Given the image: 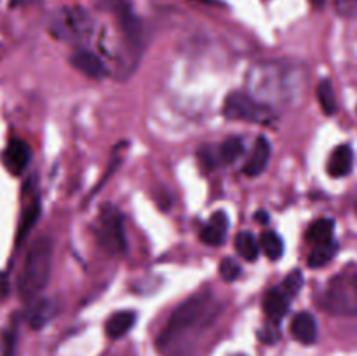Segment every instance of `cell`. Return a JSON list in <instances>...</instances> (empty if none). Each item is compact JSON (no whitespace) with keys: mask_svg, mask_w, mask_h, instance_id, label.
I'll return each instance as SVG.
<instances>
[{"mask_svg":"<svg viewBox=\"0 0 357 356\" xmlns=\"http://www.w3.org/2000/svg\"><path fill=\"white\" fill-rule=\"evenodd\" d=\"M337 251H338V244L335 243V241H330V243H324V244H316L314 250L309 253V258H307L309 267L312 269L323 267V265H326L328 262L337 255Z\"/></svg>","mask_w":357,"mask_h":356,"instance_id":"cell-19","label":"cell"},{"mask_svg":"<svg viewBox=\"0 0 357 356\" xmlns=\"http://www.w3.org/2000/svg\"><path fill=\"white\" fill-rule=\"evenodd\" d=\"M98 241L112 255H122L126 251L128 243H126L124 222H122V215L114 206H105L101 212Z\"/></svg>","mask_w":357,"mask_h":356,"instance_id":"cell-5","label":"cell"},{"mask_svg":"<svg viewBox=\"0 0 357 356\" xmlns=\"http://www.w3.org/2000/svg\"><path fill=\"white\" fill-rule=\"evenodd\" d=\"M38 216H40V201L37 198L28 205V208L24 209L23 218H21L20 227H17V237H16V244H21V241L30 234V230L33 229L35 223H37Z\"/></svg>","mask_w":357,"mask_h":356,"instance_id":"cell-18","label":"cell"},{"mask_svg":"<svg viewBox=\"0 0 357 356\" xmlns=\"http://www.w3.org/2000/svg\"><path fill=\"white\" fill-rule=\"evenodd\" d=\"M352 150L349 145H340L333 150L330 161H328V173L333 178H342L347 177L352 171Z\"/></svg>","mask_w":357,"mask_h":356,"instance_id":"cell-13","label":"cell"},{"mask_svg":"<svg viewBox=\"0 0 357 356\" xmlns=\"http://www.w3.org/2000/svg\"><path fill=\"white\" fill-rule=\"evenodd\" d=\"M278 337H279V335L275 334L272 328H265L264 332H260V339H261V341H265V342H274V341H278Z\"/></svg>","mask_w":357,"mask_h":356,"instance_id":"cell-27","label":"cell"},{"mask_svg":"<svg viewBox=\"0 0 357 356\" xmlns=\"http://www.w3.org/2000/svg\"><path fill=\"white\" fill-rule=\"evenodd\" d=\"M52 314H54V304L49 299H38L30 306L26 318L30 327L33 330H38V328H42L51 320Z\"/></svg>","mask_w":357,"mask_h":356,"instance_id":"cell-15","label":"cell"},{"mask_svg":"<svg viewBox=\"0 0 357 356\" xmlns=\"http://www.w3.org/2000/svg\"><path fill=\"white\" fill-rule=\"evenodd\" d=\"M227 230H229V216L223 212H216L215 215L211 216L208 225L202 227V243H206L208 246H220V244H223V241H225Z\"/></svg>","mask_w":357,"mask_h":356,"instance_id":"cell-10","label":"cell"},{"mask_svg":"<svg viewBox=\"0 0 357 356\" xmlns=\"http://www.w3.org/2000/svg\"><path fill=\"white\" fill-rule=\"evenodd\" d=\"M289 309V297L282 293L281 288H272L265 293L264 297V311L267 318L274 323L282 321V318L288 314Z\"/></svg>","mask_w":357,"mask_h":356,"instance_id":"cell-12","label":"cell"},{"mask_svg":"<svg viewBox=\"0 0 357 356\" xmlns=\"http://www.w3.org/2000/svg\"><path fill=\"white\" fill-rule=\"evenodd\" d=\"M236 248L239 251L241 257L248 262L257 260L258 255H260V246H258V241L255 239V236L248 230L237 234L236 237Z\"/></svg>","mask_w":357,"mask_h":356,"instance_id":"cell-20","label":"cell"},{"mask_svg":"<svg viewBox=\"0 0 357 356\" xmlns=\"http://www.w3.org/2000/svg\"><path fill=\"white\" fill-rule=\"evenodd\" d=\"M271 154H272L271 142H268L267 138H264V136H260V138L257 140V143H255L246 164H244V173L251 178L264 173V171L267 170L268 161H271Z\"/></svg>","mask_w":357,"mask_h":356,"instance_id":"cell-9","label":"cell"},{"mask_svg":"<svg viewBox=\"0 0 357 356\" xmlns=\"http://www.w3.org/2000/svg\"><path fill=\"white\" fill-rule=\"evenodd\" d=\"M70 63H72L73 68L77 72H80L82 75L89 77V79L100 80L103 77H107V66L101 61L100 56H96L91 51H77L70 56Z\"/></svg>","mask_w":357,"mask_h":356,"instance_id":"cell-8","label":"cell"},{"mask_svg":"<svg viewBox=\"0 0 357 356\" xmlns=\"http://www.w3.org/2000/svg\"><path fill=\"white\" fill-rule=\"evenodd\" d=\"M218 152L222 164L236 163L244 154V142L241 138H236V136L234 138H227L222 145H218Z\"/></svg>","mask_w":357,"mask_h":356,"instance_id":"cell-22","label":"cell"},{"mask_svg":"<svg viewBox=\"0 0 357 356\" xmlns=\"http://www.w3.org/2000/svg\"><path fill=\"white\" fill-rule=\"evenodd\" d=\"M324 307L335 314H357V276H337L328 286Z\"/></svg>","mask_w":357,"mask_h":356,"instance_id":"cell-4","label":"cell"},{"mask_svg":"<svg viewBox=\"0 0 357 356\" xmlns=\"http://www.w3.org/2000/svg\"><path fill=\"white\" fill-rule=\"evenodd\" d=\"M199 159H201V164L206 168V170H215L216 166H220V152H218V147H211V145H206L201 147L199 150Z\"/></svg>","mask_w":357,"mask_h":356,"instance_id":"cell-23","label":"cell"},{"mask_svg":"<svg viewBox=\"0 0 357 356\" xmlns=\"http://www.w3.org/2000/svg\"><path fill=\"white\" fill-rule=\"evenodd\" d=\"M52 267V243L49 237H38L28 248L23 269L17 278V293L21 300L30 302L47 286Z\"/></svg>","mask_w":357,"mask_h":356,"instance_id":"cell-2","label":"cell"},{"mask_svg":"<svg viewBox=\"0 0 357 356\" xmlns=\"http://www.w3.org/2000/svg\"><path fill=\"white\" fill-rule=\"evenodd\" d=\"M93 30L91 16L80 7H63L51 21V34L59 40H82Z\"/></svg>","mask_w":357,"mask_h":356,"instance_id":"cell-3","label":"cell"},{"mask_svg":"<svg viewBox=\"0 0 357 356\" xmlns=\"http://www.w3.org/2000/svg\"><path fill=\"white\" fill-rule=\"evenodd\" d=\"M223 114L232 121H248V122H267L272 117V112L265 105L258 103L251 96L243 93H232L225 100Z\"/></svg>","mask_w":357,"mask_h":356,"instance_id":"cell-6","label":"cell"},{"mask_svg":"<svg viewBox=\"0 0 357 356\" xmlns=\"http://www.w3.org/2000/svg\"><path fill=\"white\" fill-rule=\"evenodd\" d=\"M220 274H222L223 281H229V283L236 281V279L241 276L239 262L234 260L232 257L223 258L222 265H220Z\"/></svg>","mask_w":357,"mask_h":356,"instance_id":"cell-25","label":"cell"},{"mask_svg":"<svg viewBox=\"0 0 357 356\" xmlns=\"http://www.w3.org/2000/svg\"><path fill=\"white\" fill-rule=\"evenodd\" d=\"M236 356H244V355H236Z\"/></svg>","mask_w":357,"mask_h":356,"instance_id":"cell-31","label":"cell"},{"mask_svg":"<svg viewBox=\"0 0 357 356\" xmlns=\"http://www.w3.org/2000/svg\"><path fill=\"white\" fill-rule=\"evenodd\" d=\"M335 222L330 218H319L307 229V241L316 246V244H324L333 241Z\"/></svg>","mask_w":357,"mask_h":356,"instance_id":"cell-16","label":"cell"},{"mask_svg":"<svg viewBox=\"0 0 357 356\" xmlns=\"http://www.w3.org/2000/svg\"><path fill=\"white\" fill-rule=\"evenodd\" d=\"M303 286V276L300 271H293L291 274H288V278L284 279V283H282V293H284L286 297H295L296 293L300 292V288Z\"/></svg>","mask_w":357,"mask_h":356,"instance_id":"cell-24","label":"cell"},{"mask_svg":"<svg viewBox=\"0 0 357 356\" xmlns=\"http://www.w3.org/2000/svg\"><path fill=\"white\" fill-rule=\"evenodd\" d=\"M30 159H31L30 145H28L26 142H23V140H17V138L10 140L2 154V163L3 166H6V170L9 171V173L16 175V177L26 170V166L30 164Z\"/></svg>","mask_w":357,"mask_h":356,"instance_id":"cell-7","label":"cell"},{"mask_svg":"<svg viewBox=\"0 0 357 356\" xmlns=\"http://www.w3.org/2000/svg\"><path fill=\"white\" fill-rule=\"evenodd\" d=\"M337 13L344 17H357V0H337Z\"/></svg>","mask_w":357,"mask_h":356,"instance_id":"cell-26","label":"cell"},{"mask_svg":"<svg viewBox=\"0 0 357 356\" xmlns=\"http://www.w3.org/2000/svg\"><path fill=\"white\" fill-rule=\"evenodd\" d=\"M220 306L211 293H197L174 309L169 321L157 337V348L162 355L178 356L190 348L218 316Z\"/></svg>","mask_w":357,"mask_h":356,"instance_id":"cell-1","label":"cell"},{"mask_svg":"<svg viewBox=\"0 0 357 356\" xmlns=\"http://www.w3.org/2000/svg\"><path fill=\"white\" fill-rule=\"evenodd\" d=\"M309 2L312 3L314 9H323L326 6V0H309Z\"/></svg>","mask_w":357,"mask_h":356,"instance_id":"cell-29","label":"cell"},{"mask_svg":"<svg viewBox=\"0 0 357 356\" xmlns=\"http://www.w3.org/2000/svg\"><path fill=\"white\" fill-rule=\"evenodd\" d=\"M257 222L268 223V213L267 212H258L257 213Z\"/></svg>","mask_w":357,"mask_h":356,"instance_id":"cell-28","label":"cell"},{"mask_svg":"<svg viewBox=\"0 0 357 356\" xmlns=\"http://www.w3.org/2000/svg\"><path fill=\"white\" fill-rule=\"evenodd\" d=\"M317 100H319L321 108L326 115H333L337 112V96H335L333 84L328 79L321 80L319 86H317Z\"/></svg>","mask_w":357,"mask_h":356,"instance_id":"cell-21","label":"cell"},{"mask_svg":"<svg viewBox=\"0 0 357 356\" xmlns=\"http://www.w3.org/2000/svg\"><path fill=\"white\" fill-rule=\"evenodd\" d=\"M136 323V313L132 311H119V313L112 314L107 321V335L110 339H121L135 327Z\"/></svg>","mask_w":357,"mask_h":356,"instance_id":"cell-14","label":"cell"},{"mask_svg":"<svg viewBox=\"0 0 357 356\" xmlns=\"http://www.w3.org/2000/svg\"><path fill=\"white\" fill-rule=\"evenodd\" d=\"M258 246L264 251L265 257L271 258V260H279L284 253V243H282L281 236L272 230H267L260 236V241H258Z\"/></svg>","mask_w":357,"mask_h":356,"instance_id":"cell-17","label":"cell"},{"mask_svg":"<svg viewBox=\"0 0 357 356\" xmlns=\"http://www.w3.org/2000/svg\"><path fill=\"white\" fill-rule=\"evenodd\" d=\"M202 3H218V0H199Z\"/></svg>","mask_w":357,"mask_h":356,"instance_id":"cell-30","label":"cell"},{"mask_svg":"<svg viewBox=\"0 0 357 356\" xmlns=\"http://www.w3.org/2000/svg\"><path fill=\"white\" fill-rule=\"evenodd\" d=\"M291 334L302 344L310 346L317 341V321L310 313H298L291 321Z\"/></svg>","mask_w":357,"mask_h":356,"instance_id":"cell-11","label":"cell"}]
</instances>
